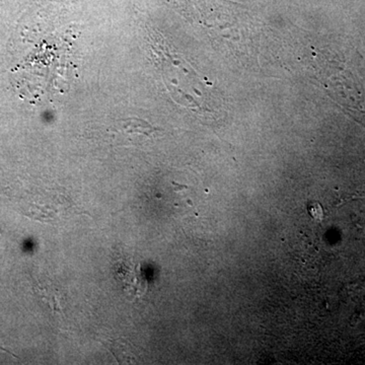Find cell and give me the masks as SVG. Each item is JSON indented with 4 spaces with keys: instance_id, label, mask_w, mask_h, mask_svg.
I'll list each match as a JSON object with an SVG mask.
<instances>
[{
    "instance_id": "1",
    "label": "cell",
    "mask_w": 365,
    "mask_h": 365,
    "mask_svg": "<svg viewBox=\"0 0 365 365\" xmlns=\"http://www.w3.org/2000/svg\"><path fill=\"white\" fill-rule=\"evenodd\" d=\"M157 130V128L151 126L148 122L138 119V118L115 120L111 128H110L112 133L124 137H151L155 135Z\"/></svg>"
},
{
    "instance_id": "2",
    "label": "cell",
    "mask_w": 365,
    "mask_h": 365,
    "mask_svg": "<svg viewBox=\"0 0 365 365\" xmlns=\"http://www.w3.org/2000/svg\"><path fill=\"white\" fill-rule=\"evenodd\" d=\"M118 273H119L120 279L123 282L124 289L129 294L136 295L145 294L148 282L144 279L138 266L132 267V266L122 265Z\"/></svg>"
},
{
    "instance_id": "3",
    "label": "cell",
    "mask_w": 365,
    "mask_h": 365,
    "mask_svg": "<svg viewBox=\"0 0 365 365\" xmlns=\"http://www.w3.org/2000/svg\"><path fill=\"white\" fill-rule=\"evenodd\" d=\"M0 239H1V234H0Z\"/></svg>"
}]
</instances>
